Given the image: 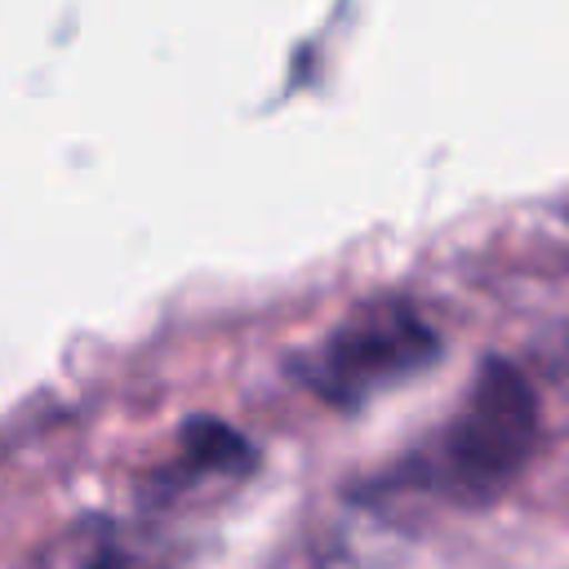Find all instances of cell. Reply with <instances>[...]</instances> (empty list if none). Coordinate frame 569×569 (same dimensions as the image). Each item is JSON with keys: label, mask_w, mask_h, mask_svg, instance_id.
Listing matches in <instances>:
<instances>
[{"label": "cell", "mask_w": 569, "mask_h": 569, "mask_svg": "<svg viewBox=\"0 0 569 569\" xmlns=\"http://www.w3.org/2000/svg\"><path fill=\"white\" fill-rule=\"evenodd\" d=\"M178 440H182V462L200 471H236L253 462L249 440L218 418H187Z\"/></svg>", "instance_id": "obj_4"}, {"label": "cell", "mask_w": 569, "mask_h": 569, "mask_svg": "<svg viewBox=\"0 0 569 569\" xmlns=\"http://www.w3.org/2000/svg\"><path fill=\"white\" fill-rule=\"evenodd\" d=\"M22 569H124V547L107 520H80L49 538Z\"/></svg>", "instance_id": "obj_3"}, {"label": "cell", "mask_w": 569, "mask_h": 569, "mask_svg": "<svg viewBox=\"0 0 569 569\" xmlns=\"http://www.w3.org/2000/svg\"><path fill=\"white\" fill-rule=\"evenodd\" d=\"M440 333L405 298H373L342 316L325 342L302 351L298 378L329 405H360L365 396L436 365Z\"/></svg>", "instance_id": "obj_2"}, {"label": "cell", "mask_w": 569, "mask_h": 569, "mask_svg": "<svg viewBox=\"0 0 569 569\" xmlns=\"http://www.w3.org/2000/svg\"><path fill=\"white\" fill-rule=\"evenodd\" d=\"M538 440V400L511 360H485L449 418L436 453V480L467 498L489 502L529 462Z\"/></svg>", "instance_id": "obj_1"}]
</instances>
